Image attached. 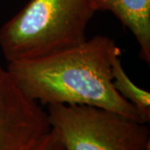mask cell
I'll list each match as a JSON object with an SVG mask.
<instances>
[{
  "label": "cell",
  "instance_id": "7",
  "mask_svg": "<svg viewBox=\"0 0 150 150\" xmlns=\"http://www.w3.org/2000/svg\"><path fill=\"white\" fill-rule=\"evenodd\" d=\"M28 150H64L58 135L51 129L38 143Z\"/></svg>",
  "mask_w": 150,
  "mask_h": 150
},
{
  "label": "cell",
  "instance_id": "2",
  "mask_svg": "<svg viewBox=\"0 0 150 150\" xmlns=\"http://www.w3.org/2000/svg\"><path fill=\"white\" fill-rule=\"evenodd\" d=\"M94 13L91 0H30L0 28L4 57L31 60L75 47L87 39Z\"/></svg>",
  "mask_w": 150,
  "mask_h": 150
},
{
  "label": "cell",
  "instance_id": "4",
  "mask_svg": "<svg viewBox=\"0 0 150 150\" xmlns=\"http://www.w3.org/2000/svg\"><path fill=\"white\" fill-rule=\"evenodd\" d=\"M47 112L0 64V150H28L50 131Z\"/></svg>",
  "mask_w": 150,
  "mask_h": 150
},
{
  "label": "cell",
  "instance_id": "1",
  "mask_svg": "<svg viewBox=\"0 0 150 150\" xmlns=\"http://www.w3.org/2000/svg\"><path fill=\"white\" fill-rule=\"evenodd\" d=\"M120 55L113 39L97 35L49 56L8 63L6 69L21 91L38 103L88 105L149 123L112 86V62Z\"/></svg>",
  "mask_w": 150,
  "mask_h": 150
},
{
  "label": "cell",
  "instance_id": "6",
  "mask_svg": "<svg viewBox=\"0 0 150 150\" xmlns=\"http://www.w3.org/2000/svg\"><path fill=\"white\" fill-rule=\"evenodd\" d=\"M118 57L112 66V83L118 94L133 104L144 117L150 119V93L138 87L123 69Z\"/></svg>",
  "mask_w": 150,
  "mask_h": 150
},
{
  "label": "cell",
  "instance_id": "5",
  "mask_svg": "<svg viewBox=\"0 0 150 150\" xmlns=\"http://www.w3.org/2000/svg\"><path fill=\"white\" fill-rule=\"evenodd\" d=\"M95 12L109 11L134 34L139 56L150 63V0H91Z\"/></svg>",
  "mask_w": 150,
  "mask_h": 150
},
{
  "label": "cell",
  "instance_id": "3",
  "mask_svg": "<svg viewBox=\"0 0 150 150\" xmlns=\"http://www.w3.org/2000/svg\"><path fill=\"white\" fill-rule=\"evenodd\" d=\"M46 112L64 150H150L147 123L81 104H50Z\"/></svg>",
  "mask_w": 150,
  "mask_h": 150
}]
</instances>
